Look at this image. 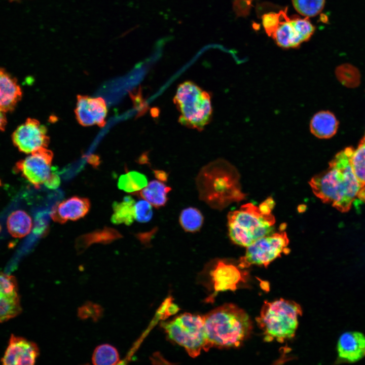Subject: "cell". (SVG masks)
<instances>
[{"label":"cell","instance_id":"obj_27","mask_svg":"<svg viewBox=\"0 0 365 365\" xmlns=\"http://www.w3.org/2000/svg\"><path fill=\"white\" fill-rule=\"evenodd\" d=\"M351 164L358 180L365 185V140L362 139L357 148L353 151Z\"/></svg>","mask_w":365,"mask_h":365},{"label":"cell","instance_id":"obj_22","mask_svg":"<svg viewBox=\"0 0 365 365\" xmlns=\"http://www.w3.org/2000/svg\"><path fill=\"white\" fill-rule=\"evenodd\" d=\"M170 187L158 180L150 182L140 192V196L152 205L159 207L164 206L167 202V195Z\"/></svg>","mask_w":365,"mask_h":365},{"label":"cell","instance_id":"obj_35","mask_svg":"<svg viewBox=\"0 0 365 365\" xmlns=\"http://www.w3.org/2000/svg\"><path fill=\"white\" fill-rule=\"evenodd\" d=\"M7 124V119L4 112L0 111V131L4 130Z\"/></svg>","mask_w":365,"mask_h":365},{"label":"cell","instance_id":"obj_13","mask_svg":"<svg viewBox=\"0 0 365 365\" xmlns=\"http://www.w3.org/2000/svg\"><path fill=\"white\" fill-rule=\"evenodd\" d=\"M90 202L86 198L72 196L59 203L52 208L50 216L56 223L64 224L68 220L77 221L85 216L89 212Z\"/></svg>","mask_w":365,"mask_h":365},{"label":"cell","instance_id":"obj_17","mask_svg":"<svg viewBox=\"0 0 365 365\" xmlns=\"http://www.w3.org/2000/svg\"><path fill=\"white\" fill-rule=\"evenodd\" d=\"M339 122L333 113L321 111L316 113L311 119L310 130L316 137L328 139L336 133Z\"/></svg>","mask_w":365,"mask_h":365},{"label":"cell","instance_id":"obj_36","mask_svg":"<svg viewBox=\"0 0 365 365\" xmlns=\"http://www.w3.org/2000/svg\"><path fill=\"white\" fill-rule=\"evenodd\" d=\"M1 229H2V227H1V224H0V232H1Z\"/></svg>","mask_w":365,"mask_h":365},{"label":"cell","instance_id":"obj_5","mask_svg":"<svg viewBox=\"0 0 365 365\" xmlns=\"http://www.w3.org/2000/svg\"><path fill=\"white\" fill-rule=\"evenodd\" d=\"M173 101L179 113V122L189 128L202 130L212 115L211 96L191 81H185L177 87Z\"/></svg>","mask_w":365,"mask_h":365},{"label":"cell","instance_id":"obj_8","mask_svg":"<svg viewBox=\"0 0 365 365\" xmlns=\"http://www.w3.org/2000/svg\"><path fill=\"white\" fill-rule=\"evenodd\" d=\"M52 152L46 148H40L23 160L17 162L16 171L36 188L45 182L51 173Z\"/></svg>","mask_w":365,"mask_h":365},{"label":"cell","instance_id":"obj_23","mask_svg":"<svg viewBox=\"0 0 365 365\" xmlns=\"http://www.w3.org/2000/svg\"><path fill=\"white\" fill-rule=\"evenodd\" d=\"M148 184L147 177L144 174L132 171L120 176L118 187L126 192L134 193L141 190Z\"/></svg>","mask_w":365,"mask_h":365},{"label":"cell","instance_id":"obj_21","mask_svg":"<svg viewBox=\"0 0 365 365\" xmlns=\"http://www.w3.org/2000/svg\"><path fill=\"white\" fill-rule=\"evenodd\" d=\"M135 203L134 200L130 196L125 197L121 202H114L111 222L116 225H130L135 219Z\"/></svg>","mask_w":365,"mask_h":365},{"label":"cell","instance_id":"obj_31","mask_svg":"<svg viewBox=\"0 0 365 365\" xmlns=\"http://www.w3.org/2000/svg\"><path fill=\"white\" fill-rule=\"evenodd\" d=\"M103 314V309L96 304L91 302H86L78 309V316L82 319L91 318L94 321L98 320Z\"/></svg>","mask_w":365,"mask_h":365},{"label":"cell","instance_id":"obj_37","mask_svg":"<svg viewBox=\"0 0 365 365\" xmlns=\"http://www.w3.org/2000/svg\"><path fill=\"white\" fill-rule=\"evenodd\" d=\"M363 139L365 140V136H364V137H363Z\"/></svg>","mask_w":365,"mask_h":365},{"label":"cell","instance_id":"obj_11","mask_svg":"<svg viewBox=\"0 0 365 365\" xmlns=\"http://www.w3.org/2000/svg\"><path fill=\"white\" fill-rule=\"evenodd\" d=\"M75 114L78 122L84 126L97 125L103 127L107 113L105 100L101 97L79 95Z\"/></svg>","mask_w":365,"mask_h":365},{"label":"cell","instance_id":"obj_10","mask_svg":"<svg viewBox=\"0 0 365 365\" xmlns=\"http://www.w3.org/2000/svg\"><path fill=\"white\" fill-rule=\"evenodd\" d=\"M21 311L16 278L0 271V322L13 318Z\"/></svg>","mask_w":365,"mask_h":365},{"label":"cell","instance_id":"obj_34","mask_svg":"<svg viewBox=\"0 0 365 365\" xmlns=\"http://www.w3.org/2000/svg\"><path fill=\"white\" fill-rule=\"evenodd\" d=\"M60 178L59 176L51 172L44 184L46 187L50 189H56L60 186Z\"/></svg>","mask_w":365,"mask_h":365},{"label":"cell","instance_id":"obj_25","mask_svg":"<svg viewBox=\"0 0 365 365\" xmlns=\"http://www.w3.org/2000/svg\"><path fill=\"white\" fill-rule=\"evenodd\" d=\"M338 80L341 83L349 88H355L360 82V74L358 69L349 63L338 66L335 71Z\"/></svg>","mask_w":365,"mask_h":365},{"label":"cell","instance_id":"obj_29","mask_svg":"<svg viewBox=\"0 0 365 365\" xmlns=\"http://www.w3.org/2000/svg\"><path fill=\"white\" fill-rule=\"evenodd\" d=\"M288 17L287 8L278 13L268 12L262 16L264 28L269 36H272L280 23Z\"/></svg>","mask_w":365,"mask_h":365},{"label":"cell","instance_id":"obj_26","mask_svg":"<svg viewBox=\"0 0 365 365\" xmlns=\"http://www.w3.org/2000/svg\"><path fill=\"white\" fill-rule=\"evenodd\" d=\"M179 222L185 231L194 232L198 231L202 227L203 217L197 209L188 207L181 211L179 216Z\"/></svg>","mask_w":365,"mask_h":365},{"label":"cell","instance_id":"obj_32","mask_svg":"<svg viewBox=\"0 0 365 365\" xmlns=\"http://www.w3.org/2000/svg\"><path fill=\"white\" fill-rule=\"evenodd\" d=\"M135 219L140 223L149 222L153 216L152 205L145 200H139L134 205Z\"/></svg>","mask_w":365,"mask_h":365},{"label":"cell","instance_id":"obj_30","mask_svg":"<svg viewBox=\"0 0 365 365\" xmlns=\"http://www.w3.org/2000/svg\"><path fill=\"white\" fill-rule=\"evenodd\" d=\"M291 22L298 33L302 42L308 41L315 31V27L308 17L301 18L296 17L290 19Z\"/></svg>","mask_w":365,"mask_h":365},{"label":"cell","instance_id":"obj_1","mask_svg":"<svg viewBox=\"0 0 365 365\" xmlns=\"http://www.w3.org/2000/svg\"><path fill=\"white\" fill-rule=\"evenodd\" d=\"M353 151L348 147L339 152L330 162L328 168L309 182L316 197L342 212L353 206L357 209L365 202V185L358 180L351 167Z\"/></svg>","mask_w":365,"mask_h":365},{"label":"cell","instance_id":"obj_4","mask_svg":"<svg viewBox=\"0 0 365 365\" xmlns=\"http://www.w3.org/2000/svg\"><path fill=\"white\" fill-rule=\"evenodd\" d=\"M302 313L301 306L293 301L280 299L265 303L257 318L264 340L282 342L293 338Z\"/></svg>","mask_w":365,"mask_h":365},{"label":"cell","instance_id":"obj_19","mask_svg":"<svg viewBox=\"0 0 365 365\" xmlns=\"http://www.w3.org/2000/svg\"><path fill=\"white\" fill-rule=\"evenodd\" d=\"M121 237V235L118 231L105 227L79 237L76 241V247L81 251L92 244L109 243Z\"/></svg>","mask_w":365,"mask_h":365},{"label":"cell","instance_id":"obj_15","mask_svg":"<svg viewBox=\"0 0 365 365\" xmlns=\"http://www.w3.org/2000/svg\"><path fill=\"white\" fill-rule=\"evenodd\" d=\"M211 275L214 288L217 292L235 290L239 283L245 281L247 273L241 271L233 265L220 261Z\"/></svg>","mask_w":365,"mask_h":365},{"label":"cell","instance_id":"obj_2","mask_svg":"<svg viewBox=\"0 0 365 365\" xmlns=\"http://www.w3.org/2000/svg\"><path fill=\"white\" fill-rule=\"evenodd\" d=\"M203 318L206 336L211 347H239L249 336L252 330L248 315L233 304L220 306Z\"/></svg>","mask_w":365,"mask_h":365},{"label":"cell","instance_id":"obj_16","mask_svg":"<svg viewBox=\"0 0 365 365\" xmlns=\"http://www.w3.org/2000/svg\"><path fill=\"white\" fill-rule=\"evenodd\" d=\"M21 96V90L16 79L0 69V111H12Z\"/></svg>","mask_w":365,"mask_h":365},{"label":"cell","instance_id":"obj_6","mask_svg":"<svg viewBox=\"0 0 365 365\" xmlns=\"http://www.w3.org/2000/svg\"><path fill=\"white\" fill-rule=\"evenodd\" d=\"M162 326L170 339L184 347L192 357L198 356L202 350L211 347L205 332L203 317L184 313Z\"/></svg>","mask_w":365,"mask_h":365},{"label":"cell","instance_id":"obj_14","mask_svg":"<svg viewBox=\"0 0 365 365\" xmlns=\"http://www.w3.org/2000/svg\"><path fill=\"white\" fill-rule=\"evenodd\" d=\"M338 359L344 362H354L365 356V336L358 332H346L337 343Z\"/></svg>","mask_w":365,"mask_h":365},{"label":"cell","instance_id":"obj_12","mask_svg":"<svg viewBox=\"0 0 365 365\" xmlns=\"http://www.w3.org/2000/svg\"><path fill=\"white\" fill-rule=\"evenodd\" d=\"M39 353L35 343L12 334L1 362L5 365L33 364Z\"/></svg>","mask_w":365,"mask_h":365},{"label":"cell","instance_id":"obj_28","mask_svg":"<svg viewBox=\"0 0 365 365\" xmlns=\"http://www.w3.org/2000/svg\"><path fill=\"white\" fill-rule=\"evenodd\" d=\"M294 7L306 17L317 15L323 10L325 0H291Z\"/></svg>","mask_w":365,"mask_h":365},{"label":"cell","instance_id":"obj_24","mask_svg":"<svg viewBox=\"0 0 365 365\" xmlns=\"http://www.w3.org/2000/svg\"><path fill=\"white\" fill-rule=\"evenodd\" d=\"M92 361L95 365L117 364L120 361L117 349L108 344L98 346L94 350Z\"/></svg>","mask_w":365,"mask_h":365},{"label":"cell","instance_id":"obj_33","mask_svg":"<svg viewBox=\"0 0 365 365\" xmlns=\"http://www.w3.org/2000/svg\"><path fill=\"white\" fill-rule=\"evenodd\" d=\"M253 0H234L233 9L237 17L247 16L252 7Z\"/></svg>","mask_w":365,"mask_h":365},{"label":"cell","instance_id":"obj_3","mask_svg":"<svg viewBox=\"0 0 365 365\" xmlns=\"http://www.w3.org/2000/svg\"><path fill=\"white\" fill-rule=\"evenodd\" d=\"M275 223V218L271 213L265 212L251 203L242 205L228 215L230 237L235 243L246 247L271 234Z\"/></svg>","mask_w":365,"mask_h":365},{"label":"cell","instance_id":"obj_18","mask_svg":"<svg viewBox=\"0 0 365 365\" xmlns=\"http://www.w3.org/2000/svg\"><path fill=\"white\" fill-rule=\"evenodd\" d=\"M272 36L277 45L284 49L296 48L302 43L288 17L280 23Z\"/></svg>","mask_w":365,"mask_h":365},{"label":"cell","instance_id":"obj_7","mask_svg":"<svg viewBox=\"0 0 365 365\" xmlns=\"http://www.w3.org/2000/svg\"><path fill=\"white\" fill-rule=\"evenodd\" d=\"M289 239L285 232L272 233L259 239L247 247L245 255L240 260L239 267L248 268L252 265L267 267L282 253L289 252Z\"/></svg>","mask_w":365,"mask_h":365},{"label":"cell","instance_id":"obj_20","mask_svg":"<svg viewBox=\"0 0 365 365\" xmlns=\"http://www.w3.org/2000/svg\"><path fill=\"white\" fill-rule=\"evenodd\" d=\"M32 227V219L25 211L17 210L11 212L7 220L9 233L15 238H22L28 235Z\"/></svg>","mask_w":365,"mask_h":365},{"label":"cell","instance_id":"obj_9","mask_svg":"<svg viewBox=\"0 0 365 365\" xmlns=\"http://www.w3.org/2000/svg\"><path fill=\"white\" fill-rule=\"evenodd\" d=\"M46 127L37 120L28 118L14 132V144L23 153L31 154L42 148H47L49 137Z\"/></svg>","mask_w":365,"mask_h":365}]
</instances>
